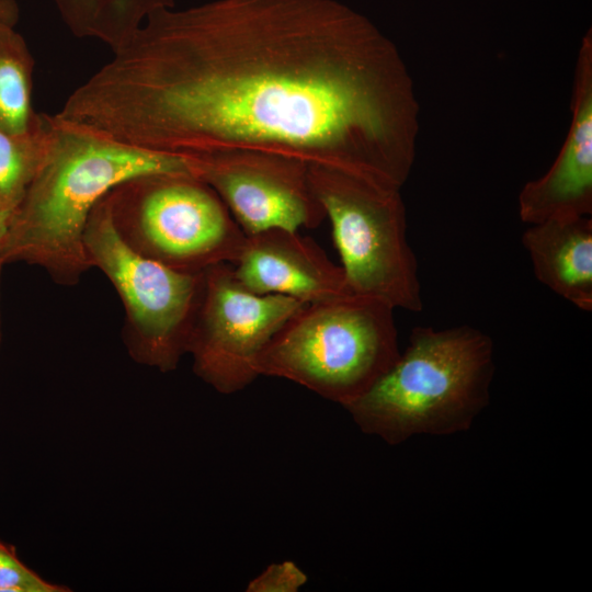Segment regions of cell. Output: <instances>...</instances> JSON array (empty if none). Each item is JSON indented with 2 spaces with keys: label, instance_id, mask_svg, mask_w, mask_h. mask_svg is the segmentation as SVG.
Returning a JSON list of instances; mask_svg holds the SVG:
<instances>
[{
  "label": "cell",
  "instance_id": "9",
  "mask_svg": "<svg viewBox=\"0 0 592 592\" xmlns=\"http://www.w3.org/2000/svg\"><path fill=\"white\" fill-rule=\"evenodd\" d=\"M187 158L193 175L217 193L246 236L269 228H316L326 218L309 164L299 159L258 150Z\"/></svg>",
  "mask_w": 592,
  "mask_h": 592
},
{
  "label": "cell",
  "instance_id": "15",
  "mask_svg": "<svg viewBox=\"0 0 592 592\" xmlns=\"http://www.w3.org/2000/svg\"><path fill=\"white\" fill-rule=\"evenodd\" d=\"M49 114L24 133L0 128V213H12L42 168L49 147Z\"/></svg>",
  "mask_w": 592,
  "mask_h": 592
},
{
  "label": "cell",
  "instance_id": "5",
  "mask_svg": "<svg viewBox=\"0 0 592 592\" xmlns=\"http://www.w3.org/2000/svg\"><path fill=\"white\" fill-rule=\"evenodd\" d=\"M105 200L122 239L172 270L202 273L236 263L242 251L246 234L217 193L191 173L138 175Z\"/></svg>",
  "mask_w": 592,
  "mask_h": 592
},
{
  "label": "cell",
  "instance_id": "11",
  "mask_svg": "<svg viewBox=\"0 0 592 592\" xmlns=\"http://www.w3.org/2000/svg\"><path fill=\"white\" fill-rule=\"evenodd\" d=\"M235 264L237 280L255 294L284 295L304 304L352 294L342 266L298 230L269 228L247 236Z\"/></svg>",
  "mask_w": 592,
  "mask_h": 592
},
{
  "label": "cell",
  "instance_id": "14",
  "mask_svg": "<svg viewBox=\"0 0 592 592\" xmlns=\"http://www.w3.org/2000/svg\"><path fill=\"white\" fill-rule=\"evenodd\" d=\"M14 26L0 21V128L24 133L39 113L32 104L34 60Z\"/></svg>",
  "mask_w": 592,
  "mask_h": 592
},
{
  "label": "cell",
  "instance_id": "10",
  "mask_svg": "<svg viewBox=\"0 0 592 592\" xmlns=\"http://www.w3.org/2000/svg\"><path fill=\"white\" fill-rule=\"evenodd\" d=\"M571 123L548 171L519 194V215L533 225L592 215V33L579 48L571 98Z\"/></svg>",
  "mask_w": 592,
  "mask_h": 592
},
{
  "label": "cell",
  "instance_id": "4",
  "mask_svg": "<svg viewBox=\"0 0 592 592\" xmlns=\"http://www.w3.org/2000/svg\"><path fill=\"white\" fill-rule=\"evenodd\" d=\"M394 310L356 294L305 304L262 350L257 373L292 380L344 407L399 358Z\"/></svg>",
  "mask_w": 592,
  "mask_h": 592
},
{
  "label": "cell",
  "instance_id": "3",
  "mask_svg": "<svg viewBox=\"0 0 592 592\" xmlns=\"http://www.w3.org/2000/svg\"><path fill=\"white\" fill-rule=\"evenodd\" d=\"M493 375V342L481 330L417 327L396 363L344 408L362 432L390 445L454 434L488 406Z\"/></svg>",
  "mask_w": 592,
  "mask_h": 592
},
{
  "label": "cell",
  "instance_id": "8",
  "mask_svg": "<svg viewBox=\"0 0 592 592\" xmlns=\"http://www.w3.org/2000/svg\"><path fill=\"white\" fill-rule=\"evenodd\" d=\"M304 305L248 291L229 263L206 269L187 342L194 373L220 394L243 389L259 376L255 363L262 350Z\"/></svg>",
  "mask_w": 592,
  "mask_h": 592
},
{
  "label": "cell",
  "instance_id": "12",
  "mask_svg": "<svg viewBox=\"0 0 592 592\" xmlns=\"http://www.w3.org/2000/svg\"><path fill=\"white\" fill-rule=\"evenodd\" d=\"M537 280L583 311L592 310V218L546 220L523 234Z\"/></svg>",
  "mask_w": 592,
  "mask_h": 592
},
{
  "label": "cell",
  "instance_id": "7",
  "mask_svg": "<svg viewBox=\"0 0 592 592\" xmlns=\"http://www.w3.org/2000/svg\"><path fill=\"white\" fill-rule=\"evenodd\" d=\"M83 244L90 267L103 272L121 297L130 356L160 372L173 371L187 353L203 272H179L130 248L114 227L105 196L89 217Z\"/></svg>",
  "mask_w": 592,
  "mask_h": 592
},
{
  "label": "cell",
  "instance_id": "19",
  "mask_svg": "<svg viewBox=\"0 0 592 592\" xmlns=\"http://www.w3.org/2000/svg\"><path fill=\"white\" fill-rule=\"evenodd\" d=\"M11 213H0V248L8 231Z\"/></svg>",
  "mask_w": 592,
  "mask_h": 592
},
{
  "label": "cell",
  "instance_id": "18",
  "mask_svg": "<svg viewBox=\"0 0 592 592\" xmlns=\"http://www.w3.org/2000/svg\"><path fill=\"white\" fill-rule=\"evenodd\" d=\"M19 8L14 0H0V21L16 24Z\"/></svg>",
  "mask_w": 592,
  "mask_h": 592
},
{
  "label": "cell",
  "instance_id": "1",
  "mask_svg": "<svg viewBox=\"0 0 592 592\" xmlns=\"http://www.w3.org/2000/svg\"><path fill=\"white\" fill-rule=\"evenodd\" d=\"M58 114L193 157L258 150L402 187L420 106L408 67L337 0H213L151 13Z\"/></svg>",
  "mask_w": 592,
  "mask_h": 592
},
{
  "label": "cell",
  "instance_id": "16",
  "mask_svg": "<svg viewBox=\"0 0 592 592\" xmlns=\"http://www.w3.org/2000/svg\"><path fill=\"white\" fill-rule=\"evenodd\" d=\"M67 587L46 581L26 567L13 545L0 540V592H65Z\"/></svg>",
  "mask_w": 592,
  "mask_h": 592
},
{
  "label": "cell",
  "instance_id": "6",
  "mask_svg": "<svg viewBox=\"0 0 592 592\" xmlns=\"http://www.w3.org/2000/svg\"><path fill=\"white\" fill-rule=\"evenodd\" d=\"M309 181L332 226L352 294L395 309L423 308L400 190L340 169L309 164Z\"/></svg>",
  "mask_w": 592,
  "mask_h": 592
},
{
  "label": "cell",
  "instance_id": "2",
  "mask_svg": "<svg viewBox=\"0 0 592 592\" xmlns=\"http://www.w3.org/2000/svg\"><path fill=\"white\" fill-rule=\"evenodd\" d=\"M49 135L46 159L10 215L0 259L39 266L57 284L73 286L90 269L87 223L112 189L144 174L193 173L187 157L121 143L57 113L49 115Z\"/></svg>",
  "mask_w": 592,
  "mask_h": 592
},
{
  "label": "cell",
  "instance_id": "20",
  "mask_svg": "<svg viewBox=\"0 0 592 592\" xmlns=\"http://www.w3.org/2000/svg\"><path fill=\"white\" fill-rule=\"evenodd\" d=\"M5 263L0 259V284H1V274H2V267ZM0 343H1V315H0Z\"/></svg>",
  "mask_w": 592,
  "mask_h": 592
},
{
  "label": "cell",
  "instance_id": "17",
  "mask_svg": "<svg viewBox=\"0 0 592 592\" xmlns=\"http://www.w3.org/2000/svg\"><path fill=\"white\" fill-rule=\"evenodd\" d=\"M307 574L291 560L270 565L252 579L248 592H297L306 582Z\"/></svg>",
  "mask_w": 592,
  "mask_h": 592
},
{
  "label": "cell",
  "instance_id": "13",
  "mask_svg": "<svg viewBox=\"0 0 592 592\" xmlns=\"http://www.w3.org/2000/svg\"><path fill=\"white\" fill-rule=\"evenodd\" d=\"M64 23L78 37L98 39L113 50L153 12L174 0H53Z\"/></svg>",
  "mask_w": 592,
  "mask_h": 592
}]
</instances>
